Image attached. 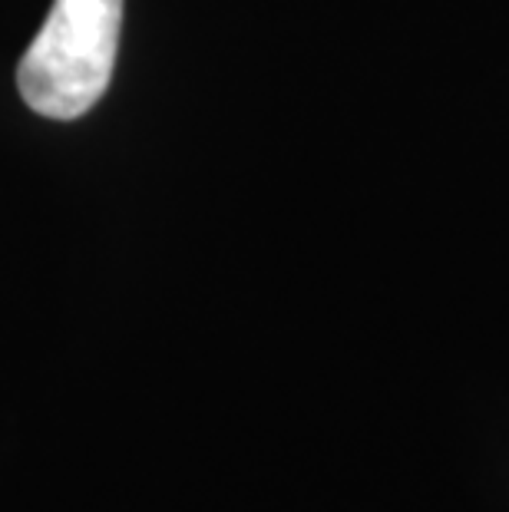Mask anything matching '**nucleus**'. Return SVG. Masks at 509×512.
<instances>
[{
  "instance_id": "f257e3e1",
  "label": "nucleus",
  "mask_w": 509,
  "mask_h": 512,
  "mask_svg": "<svg viewBox=\"0 0 509 512\" xmlns=\"http://www.w3.org/2000/svg\"><path fill=\"white\" fill-rule=\"evenodd\" d=\"M123 0H53L40 34L17 63V90L34 113L77 119L110 86Z\"/></svg>"
}]
</instances>
